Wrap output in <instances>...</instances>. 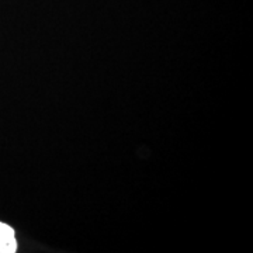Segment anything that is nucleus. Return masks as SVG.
<instances>
[{"instance_id": "nucleus-1", "label": "nucleus", "mask_w": 253, "mask_h": 253, "mask_svg": "<svg viewBox=\"0 0 253 253\" xmlns=\"http://www.w3.org/2000/svg\"><path fill=\"white\" fill-rule=\"evenodd\" d=\"M17 251V239L14 229L0 222V253H14Z\"/></svg>"}]
</instances>
